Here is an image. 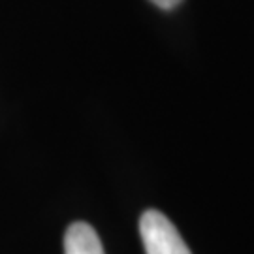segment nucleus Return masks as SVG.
<instances>
[{
  "label": "nucleus",
  "instance_id": "f257e3e1",
  "mask_svg": "<svg viewBox=\"0 0 254 254\" xmlns=\"http://www.w3.org/2000/svg\"><path fill=\"white\" fill-rule=\"evenodd\" d=\"M139 234L145 254H192L173 222L160 211L149 209L141 215Z\"/></svg>",
  "mask_w": 254,
  "mask_h": 254
},
{
  "label": "nucleus",
  "instance_id": "f03ea898",
  "mask_svg": "<svg viewBox=\"0 0 254 254\" xmlns=\"http://www.w3.org/2000/svg\"><path fill=\"white\" fill-rule=\"evenodd\" d=\"M64 254H104L96 230L87 222H73L64 236Z\"/></svg>",
  "mask_w": 254,
  "mask_h": 254
},
{
  "label": "nucleus",
  "instance_id": "7ed1b4c3",
  "mask_svg": "<svg viewBox=\"0 0 254 254\" xmlns=\"http://www.w3.org/2000/svg\"><path fill=\"white\" fill-rule=\"evenodd\" d=\"M151 4H154L156 8H160V9H173V8H177L179 4H181L183 0H149Z\"/></svg>",
  "mask_w": 254,
  "mask_h": 254
}]
</instances>
